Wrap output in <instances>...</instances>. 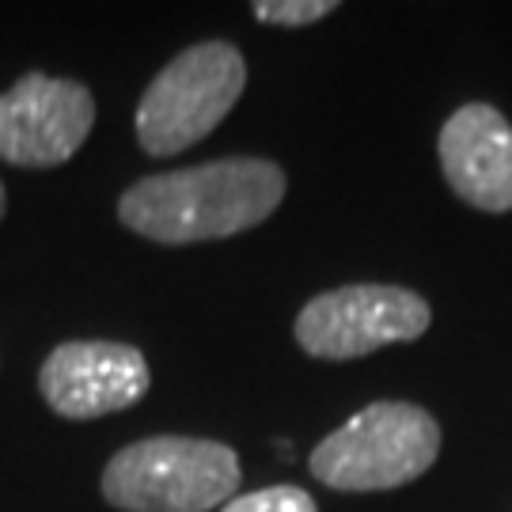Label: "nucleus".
Returning <instances> with one entry per match:
<instances>
[{
  "instance_id": "obj_2",
  "label": "nucleus",
  "mask_w": 512,
  "mask_h": 512,
  "mask_svg": "<svg viewBox=\"0 0 512 512\" xmlns=\"http://www.w3.org/2000/svg\"><path fill=\"white\" fill-rule=\"evenodd\" d=\"M239 456L205 437H145L118 448L103 497L122 512H213L239 490Z\"/></svg>"
},
{
  "instance_id": "obj_5",
  "label": "nucleus",
  "mask_w": 512,
  "mask_h": 512,
  "mask_svg": "<svg viewBox=\"0 0 512 512\" xmlns=\"http://www.w3.org/2000/svg\"><path fill=\"white\" fill-rule=\"evenodd\" d=\"M433 323L429 300L403 285H342L311 296L296 315V342L319 361H357L414 342Z\"/></svg>"
},
{
  "instance_id": "obj_6",
  "label": "nucleus",
  "mask_w": 512,
  "mask_h": 512,
  "mask_svg": "<svg viewBox=\"0 0 512 512\" xmlns=\"http://www.w3.org/2000/svg\"><path fill=\"white\" fill-rule=\"evenodd\" d=\"M95 126V95L80 80L27 73L0 92V160L16 167H61Z\"/></svg>"
},
{
  "instance_id": "obj_4",
  "label": "nucleus",
  "mask_w": 512,
  "mask_h": 512,
  "mask_svg": "<svg viewBox=\"0 0 512 512\" xmlns=\"http://www.w3.org/2000/svg\"><path fill=\"white\" fill-rule=\"evenodd\" d=\"M247 88V61L232 42L209 38L171 57L145 88L133 126L148 156L167 160L205 141Z\"/></svg>"
},
{
  "instance_id": "obj_10",
  "label": "nucleus",
  "mask_w": 512,
  "mask_h": 512,
  "mask_svg": "<svg viewBox=\"0 0 512 512\" xmlns=\"http://www.w3.org/2000/svg\"><path fill=\"white\" fill-rule=\"evenodd\" d=\"M255 19L270 27H311L338 12V0H255Z\"/></svg>"
},
{
  "instance_id": "obj_9",
  "label": "nucleus",
  "mask_w": 512,
  "mask_h": 512,
  "mask_svg": "<svg viewBox=\"0 0 512 512\" xmlns=\"http://www.w3.org/2000/svg\"><path fill=\"white\" fill-rule=\"evenodd\" d=\"M220 512H319V505L304 486L281 482V486H266L255 494H236Z\"/></svg>"
},
{
  "instance_id": "obj_8",
  "label": "nucleus",
  "mask_w": 512,
  "mask_h": 512,
  "mask_svg": "<svg viewBox=\"0 0 512 512\" xmlns=\"http://www.w3.org/2000/svg\"><path fill=\"white\" fill-rule=\"evenodd\" d=\"M440 171L459 202L482 213L512 209V126L490 103H463L440 126Z\"/></svg>"
},
{
  "instance_id": "obj_11",
  "label": "nucleus",
  "mask_w": 512,
  "mask_h": 512,
  "mask_svg": "<svg viewBox=\"0 0 512 512\" xmlns=\"http://www.w3.org/2000/svg\"><path fill=\"white\" fill-rule=\"evenodd\" d=\"M4 213H8V190L0 183V220H4Z\"/></svg>"
},
{
  "instance_id": "obj_3",
  "label": "nucleus",
  "mask_w": 512,
  "mask_h": 512,
  "mask_svg": "<svg viewBox=\"0 0 512 512\" xmlns=\"http://www.w3.org/2000/svg\"><path fill=\"white\" fill-rule=\"evenodd\" d=\"M440 456L437 418L414 403L384 399L357 410L311 448L308 467L330 490L372 494L421 478Z\"/></svg>"
},
{
  "instance_id": "obj_1",
  "label": "nucleus",
  "mask_w": 512,
  "mask_h": 512,
  "mask_svg": "<svg viewBox=\"0 0 512 512\" xmlns=\"http://www.w3.org/2000/svg\"><path fill=\"white\" fill-rule=\"evenodd\" d=\"M285 171L262 156H228L183 171L145 175L118 198L129 232L183 247L258 228L285 198Z\"/></svg>"
},
{
  "instance_id": "obj_7",
  "label": "nucleus",
  "mask_w": 512,
  "mask_h": 512,
  "mask_svg": "<svg viewBox=\"0 0 512 512\" xmlns=\"http://www.w3.org/2000/svg\"><path fill=\"white\" fill-rule=\"evenodd\" d=\"M152 372L145 353L126 342H61L38 368L46 406L69 421H92L137 406Z\"/></svg>"
}]
</instances>
